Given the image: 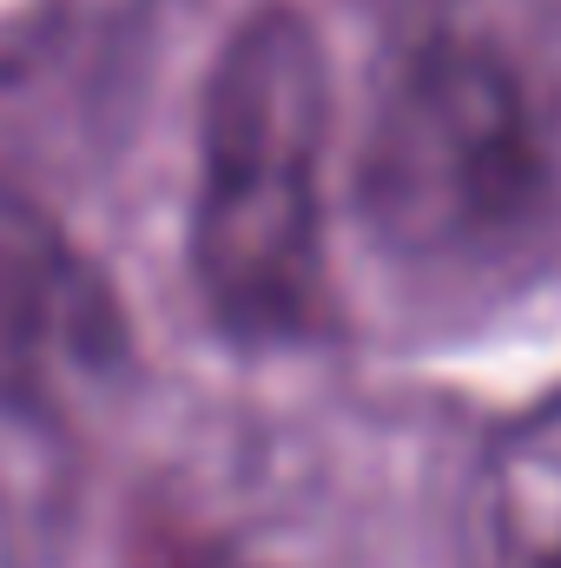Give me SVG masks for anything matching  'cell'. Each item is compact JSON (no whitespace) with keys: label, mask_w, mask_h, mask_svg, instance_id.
Wrapping results in <instances>:
<instances>
[{"label":"cell","mask_w":561,"mask_h":568,"mask_svg":"<svg viewBox=\"0 0 561 568\" xmlns=\"http://www.w3.org/2000/svg\"><path fill=\"white\" fill-rule=\"evenodd\" d=\"M330 60L290 0L245 7L198 87L185 272L232 344L317 331L330 278Z\"/></svg>","instance_id":"obj_1"},{"label":"cell","mask_w":561,"mask_h":568,"mask_svg":"<svg viewBox=\"0 0 561 568\" xmlns=\"http://www.w3.org/2000/svg\"><path fill=\"white\" fill-rule=\"evenodd\" d=\"M555 126L516 47L489 27L436 20L410 33L357 140V212L404 265H476L549 205Z\"/></svg>","instance_id":"obj_2"},{"label":"cell","mask_w":561,"mask_h":568,"mask_svg":"<svg viewBox=\"0 0 561 568\" xmlns=\"http://www.w3.org/2000/svg\"><path fill=\"white\" fill-rule=\"evenodd\" d=\"M113 344V297L80 252L0 185V357L13 371H93Z\"/></svg>","instance_id":"obj_3"},{"label":"cell","mask_w":561,"mask_h":568,"mask_svg":"<svg viewBox=\"0 0 561 568\" xmlns=\"http://www.w3.org/2000/svg\"><path fill=\"white\" fill-rule=\"evenodd\" d=\"M476 568H561V390L529 404L476 463Z\"/></svg>","instance_id":"obj_4"},{"label":"cell","mask_w":561,"mask_h":568,"mask_svg":"<svg viewBox=\"0 0 561 568\" xmlns=\"http://www.w3.org/2000/svg\"><path fill=\"white\" fill-rule=\"evenodd\" d=\"M113 0H0V80L47 60L67 27H80V20H93Z\"/></svg>","instance_id":"obj_5"}]
</instances>
